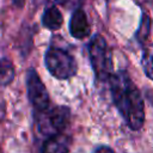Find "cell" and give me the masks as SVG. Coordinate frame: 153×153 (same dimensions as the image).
Returning <instances> with one entry per match:
<instances>
[{"mask_svg":"<svg viewBox=\"0 0 153 153\" xmlns=\"http://www.w3.org/2000/svg\"><path fill=\"white\" fill-rule=\"evenodd\" d=\"M111 98L127 126L136 131L145 123V103L140 90L126 69H120L110 76Z\"/></svg>","mask_w":153,"mask_h":153,"instance_id":"obj_1","label":"cell"},{"mask_svg":"<svg viewBox=\"0 0 153 153\" xmlns=\"http://www.w3.org/2000/svg\"><path fill=\"white\" fill-rule=\"evenodd\" d=\"M33 120L38 133L47 139L67 129L71 122V109L65 105H49L44 110L35 111Z\"/></svg>","mask_w":153,"mask_h":153,"instance_id":"obj_2","label":"cell"},{"mask_svg":"<svg viewBox=\"0 0 153 153\" xmlns=\"http://www.w3.org/2000/svg\"><path fill=\"white\" fill-rule=\"evenodd\" d=\"M87 50L96 79L102 82L109 81L112 75V57L106 39L100 33L93 35L87 44Z\"/></svg>","mask_w":153,"mask_h":153,"instance_id":"obj_3","label":"cell"},{"mask_svg":"<svg viewBox=\"0 0 153 153\" xmlns=\"http://www.w3.org/2000/svg\"><path fill=\"white\" fill-rule=\"evenodd\" d=\"M48 72L59 80H67L76 74L78 65L74 56L63 48L49 45L44 54Z\"/></svg>","mask_w":153,"mask_h":153,"instance_id":"obj_4","label":"cell"},{"mask_svg":"<svg viewBox=\"0 0 153 153\" xmlns=\"http://www.w3.org/2000/svg\"><path fill=\"white\" fill-rule=\"evenodd\" d=\"M26 88L29 100L35 111L44 110L50 105L48 90L33 68H30L26 73Z\"/></svg>","mask_w":153,"mask_h":153,"instance_id":"obj_5","label":"cell"},{"mask_svg":"<svg viewBox=\"0 0 153 153\" xmlns=\"http://www.w3.org/2000/svg\"><path fill=\"white\" fill-rule=\"evenodd\" d=\"M68 29L71 36L75 39H84L91 35V25L87 14L81 7L73 11L69 19Z\"/></svg>","mask_w":153,"mask_h":153,"instance_id":"obj_6","label":"cell"},{"mask_svg":"<svg viewBox=\"0 0 153 153\" xmlns=\"http://www.w3.org/2000/svg\"><path fill=\"white\" fill-rule=\"evenodd\" d=\"M69 145H71V139L65 134H57L50 137H47L45 141L43 142L41 151L42 152H68L69 151Z\"/></svg>","mask_w":153,"mask_h":153,"instance_id":"obj_7","label":"cell"},{"mask_svg":"<svg viewBox=\"0 0 153 153\" xmlns=\"http://www.w3.org/2000/svg\"><path fill=\"white\" fill-rule=\"evenodd\" d=\"M63 24V16L56 6H50L45 8L42 14V25L48 30L56 31Z\"/></svg>","mask_w":153,"mask_h":153,"instance_id":"obj_8","label":"cell"},{"mask_svg":"<svg viewBox=\"0 0 153 153\" xmlns=\"http://www.w3.org/2000/svg\"><path fill=\"white\" fill-rule=\"evenodd\" d=\"M16 75V69L12 61L7 57H0V85H10Z\"/></svg>","mask_w":153,"mask_h":153,"instance_id":"obj_9","label":"cell"},{"mask_svg":"<svg viewBox=\"0 0 153 153\" xmlns=\"http://www.w3.org/2000/svg\"><path fill=\"white\" fill-rule=\"evenodd\" d=\"M141 65L146 76L153 80V44H149L143 49Z\"/></svg>","mask_w":153,"mask_h":153,"instance_id":"obj_10","label":"cell"},{"mask_svg":"<svg viewBox=\"0 0 153 153\" xmlns=\"http://www.w3.org/2000/svg\"><path fill=\"white\" fill-rule=\"evenodd\" d=\"M151 33V19L149 16H147L146 13L141 14V20H140V25L139 29L136 31V38L140 43H145Z\"/></svg>","mask_w":153,"mask_h":153,"instance_id":"obj_11","label":"cell"},{"mask_svg":"<svg viewBox=\"0 0 153 153\" xmlns=\"http://www.w3.org/2000/svg\"><path fill=\"white\" fill-rule=\"evenodd\" d=\"M103 151H106V152H112L114 149L108 147V146H99L97 148H94V152H103Z\"/></svg>","mask_w":153,"mask_h":153,"instance_id":"obj_12","label":"cell"},{"mask_svg":"<svg viewBox=\"0 0 153 153\" xmlns=\"http://www.w3.org/2000/svg\"><path fill=\"white\" fill-rule=\"evenodd\" d=\"M13 5L18 8H22L25 5V0H13Z\"/></svg>","mask_w":153,"mask_h":153,"instance_id":"obj_13","label":"cell"},{"mask_svg":"<svg viewBox=\"0 0 153 153\" xmlns=\"http://www.w3.org/2000/svg\"><path fill=\"white\" fill-rule=\"evenodd\" d=\"M68 0H55V2H57V4H60V5H63V4H66Z\"/></svg>","mask_w":153,"mask_h":153,"instance_id":"obj_14","label":"cell"},{"mask_svg":"<svg viewBox=\"0 0 153 153\" xmlns=\"http://www.w3.org/2000/svg\"><path fill=\"white\" fill-rule=\"evenodd\" d=\"M0 151H1V149H0Z\"/></svg>","mask_w":153,"mask_h":153,"instance_id":"obj_15","label":"cell"}]
</instances>
